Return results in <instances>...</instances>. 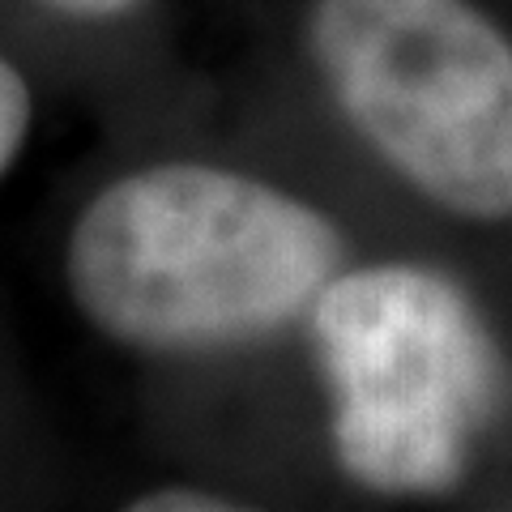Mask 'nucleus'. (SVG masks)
<instances>
[{
	"instance_id": "obj_1",
	"label": "nucleus",
	"mask_w": 512,
	"mask_h": 512,
	"mask_svg": "<svg viewBox=\"0 0 512 512\" xmlns=\"http://www.w3.org/2000/svg\"><path fill=\"white\" fill-rule=\"evenodd\" d=\"M359 252L346 218L218 154H150L103 175L60 231L73 320L124 359L201 367L291 342Z\"/></svg>"
},
{
	"instance_id": "obj_2",
	"label": "nucleus",
	"mask_w": 512,
	"mask_h": 512,
	"mask_svg": "<svg viewBox=\"0 0 512 512\" xmlns=\"http://www.w3.org/2000/svg\"><path fill=\"white\" fill-rule=\"evenodd\" d=\"M308 355L333 474L372 500H444L474 483L512 414V350L444 261L355 252L316 295Z\"/></svg>"
},
{
	"instance_id": "obj_3",
	"label": "nucleus",
	"mask_w": 512,
	"mask_h": 512,
	"mask_svg": "<svg viewBox=\"0 0 512 512\" xmlns=\"http://www.w3.org/2000/svg\"><path fill=\"white\" fill-rule=\"evenodd\" d=\"M291 52L384 184L448 227L512 231V9L295 0Z\"/></svg>"
},
{
	"instance_id": "obj_4",
	"label": "nucleus",
	"mask_w": 512,
	"mask_h": 512,
	"mask_svg": "<svg viewBox=\"0 0 512 512\" xmlns=\"http://www.w3.org/2000/svg\"><path fill=\"white\" fill-rule=\"evenodd\" d=\"M39 116H43L39 77L30 73V64L18 52H9L0 43V188L26 163L39 133Z\"/></svg>"
},
{
	"instance_id": "obj_5",
	"label": "nucleus",
	"mask_w": 512,
	"mask_h": 512,
	"mask_svg": "<svg viewBox=\"0 0 512 512\" xmlns=\"http://www.w3.org/2000/svg\"><path fill=\"white\" fill-rule=\"evenodd\" d=\"M39 22L77 39H120L167 9V0H18Z\"/></svg>"
},
{
	"instance_id": "obj_6",
	"label": "nucleus",
	"mask_w": 512,
	"mask_h": 512,
	"mask_svg": "<svg viewBox=\"0 0 512 512\" xmlns=\"http://www.w3.org/2000/svg\"><path fill=\"white\" fill-rule=\"evenodd\" d=\"M124 508L133 512H235V508H252L235 487L210 483V478H158L137 491H128Z\"/></svg>"
}]
</instances>
